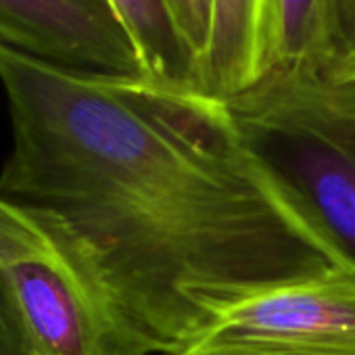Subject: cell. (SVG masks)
Here are the masks:
<instances>
[{"instance_id":"6da1fadb","label":"cell","mask_w":355,"mask_h":355,"mask_svg":"<svg viewBox=\"0 0 355 355\" xmlns=\"http://www.w3.org/2000/svg\"><path fill=\"white\" fill-rule=\"evenodd\" d=\"M0 197L57 214L155 353L347 268L241 144L224 101L61 67L0 42Z\"/></svg>"},{"instance_id":"7a4b0ae2","label":"cell","mask_w":355,"mask_h":355,"mask_svg":"<svg viewBox=\"0 0 355 355\" xmlns=\"http://www.w3.org/2000/svg\"><path fill=\"white\" fill-rule=\"evenodd\" d=\"M224 107L249 157L355 272V84L270 71Z\"/></svg>"},{"instance_id":"3957f363","label":"cell","mask_w":355,"mask_h":355,"mask_svg":"<svg viewBox=\"0 0 355 355\" xmlns=\"http://www.w3.org/2000/svg\"><path fill=\"white\" fill-rule=\"evenodd\" d=\"M0 270L34 355H153L96 259L53 211L0 197Z\"/></svg>"},{"instance_id":"277c9868","label":"cell","mask_w":355,"mask_h":355,"mask_svg":"<svg viewBox=\"0 0 355 355\" xmlns=\"http://www.w3.org/2000/svg\"><path fill=\"white\" fill-rule=\"evenodd\" d=\"M184 355H355L349 268L253 299L216 322Z\"/></svg>"},{"instance_id":"5b68a950","label":"cell","mask_w":355,"mask_h":355,"mask_svg":"<svg viewBox=\"0 0 355 355\" xmlns=\"http://www.w3.org/2000/svg\"><path fill=\"white\" fill-rule=\"evenodd\" d=\"M0 42L103 76H146L111 0H0Z\"/></svg>"},{"instance_id":"8992f818","label":"cell","mask_w":355,"mask_h":355,"mask_svg":"<svg viewBox=\"0 0 355 355\" xmlns=\"http://www.w3.org/2000/svg\"><path fill=\"white\" fill-rule=\"evenodd\" d=\"M274 0H214L197 90L226 101L272 69Z\"/></svg>"},{"instance_id":"52a82bcc","label":"cell","mask_w":355,"mask_h":355,"mask_svg":"<svg viewBox=\"0 0 355 355\" xmlns=\"http://www.w3.org/2000/svg\"><path fill=\"white\" fill-rule=\"evenodd\" d=\"M144 73L169 86L197 92V55L171 0H111Z\"/></svg>"},{"instance_id":"ba28073f","label":"cell","mask_w":355,"mask_h":355,"mask_svg":"<svg viewBox=\"0 0 355 355\" xmlns=\"http://www.w3.org/2000/svg\"><path fill=\"white\" fill-rule=\"evenodd\" d=\"M334 19L336 0H274L270 71H299L324 80L332 55Z\"/></svg>"},{"instance_id":"9c48e42d","label":"cell","mask_w":355,"mask_h":355,"mask_svg":"<svg viewBox=\"0 0 355 355\" xmlns=\"http://www.w3.org/2000/svg\"><path fill=\"white\" fill-rule=\"evenodd\" d=\"M324 80L355 84V0H336L334 42Z\"/></svg>"},{"instance_id":"30bf717a","label":"cell","mask_w":355,"mask_h":355,"mask_svg":"<svg viewBox=\"0 0 355 355\" xmlns=\"http://www.w3.org/2000/svg\"><path fill=\"white\" fill-rule=\"evenodd\" d=\"M0 355H34L9 282L0 270Z\"/></svg>"},{"instance_id":"8fae6325","label":"cell","mask_w":355,"mask_h":355,"mask_svg":"<svg viewBox=\"0 0 355 355\" xmlns=\"http://www.w3.org/2000/svg\"><path fill=\"white\" fill-rule=\"evenodd\" d=\"M171 5L197 55V63L201 65L209 40V30H211L214 0H171ZM197 82H199V73H197Z\"/></svg>"},{"instance_id":"7c38bea8","label":"cell","mask_w":355,"mask_h":355,"mask_svg":"<svg viewBox=\"0 0 355 355\" xmlns=\"http://www.w3.org/2000/svg\"><path fill=\"white\" fill-rule=\"evenodd\" d=\"M153 355H184L182 351H171V353H153Z\"/></svg>"}]
</instances>
